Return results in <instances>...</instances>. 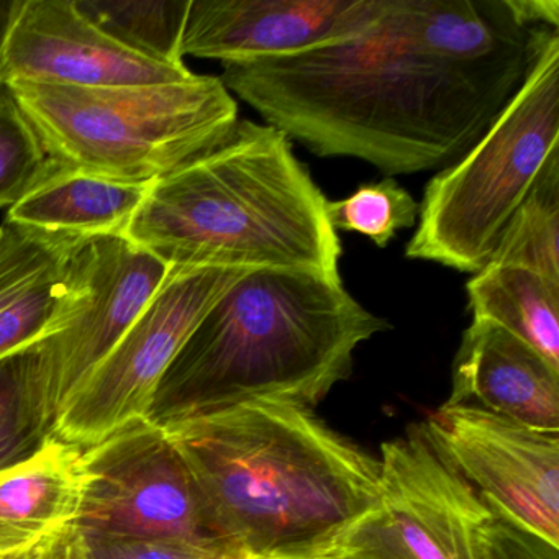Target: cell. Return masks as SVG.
<instances>
[{"instance_id": "1", "label": "cell", "mask_w": 559, "mask_h": 559, "mask_svg": "<svg viewBox=\"0 0 559 559\" xmlns=\"http://www.w3.org/2000/svg\"><path fill=\"white\" fill-rule=\"evenodd\" d=\"M536 28L510 0H378L356 34L224 63L221 81L313 155L415 175L479 142L522 86Z\"/></svg>"}, {"instance_id": "2", "label": "cell", "mask_w": 559, "mask_h": 559, "mask_svg": "<svg viewBox=\"0 0 559 559\" xmlns=\"http://www.w3.org/2000/svg\"><path fill=\"white\" fill-rule=\"evenodd\" d=\"M153 418L188 469L207 535L254 559L290 558L378 502L379 457L316 408L248 402Z\"/></svg>"}, {"instance_id": "3", "label": "cell", "mask_w": 559, "mask_h": 559, "mask_svg": "<svg viewBox=\"0 0 559 559\" xmlns=\"http://www.w3.org/2000/svg\"><path fill=\"white\" fill-rule=\"evenodd\" d=\"M290 140L238 119L155 182L126 237L169 266L312 270L340 276L342 240Z\"/></svg>"}, {"instance_id": "4", "label": "cell", "mask_w": 559, "mask_h": 559, "mask_svg": "<svg viewBox=\"0 0 559 559\" xmlns=\"http://www.w3.org/2000/svg\"><path fill=\"white\" fill-rule=\"evenodd\" d=\"M388 329L342 276L250 271L205 313L169 366L153 417L248 402L316 408L352 376L356 348Z\"/></svg>"}, {"instance_id": "5", "label": "cell", "mask_w": 559, "mask_h": 559, "mask_svg": "<svg viewBox=\"0 0 559 559\" xmlns=\"http://www.w3.org/2000/svg\"><path fill=\"white\" fill-rule=\"evenodd\" d=\"M50 155L73 171L153 186L238 120L221 78L132 87L9 84Z\"/></svg>"}, {"instance_id": "6", "label": "cell", "mask_w": 559, "mask_h": 559, "mask_svg": "<svg viewBox=\"0 0 559 559\" xmlns=\"http://www.w3.org/2000/svg\"><path fill=\"white\" fill-rule=\"evenodd\" d=\"M556 153L559 32L538 27L522 86L479 142L428 181L407 258L479 273Z\"/></svg>"}, {"instance_id": "7", "label": "cell", "mask_w": 559, "mask_h": 559, "mask_svg": "<svg viewBox=\"0 0 559 559\" xmlns=\"http://www.w3.org/2000/svg\"><path fill=\"white\" fill-rule=\"evenodd\" d=\"M379 463L374 507L286 559H477L474 535L489 509L424 424L382 443Z\"/></svg>"}, {"instance_id": "8", "label": "cell", "mask_w": 559, "mask_h": 559, "mask_svg": "<svg viewBox=\"0 0 559 559\" xmlns=\"http://www.w3.org/2000/svg\"><path fill=\"white\" fill-rule=\"evenodd\" d=\"M250 271L173 266L129 332L71 395L51 437L87 448L153 417L169 366L205 313Z\"/></svg>"}, {"instance_id": "9", "label": "cell", "mask_w": 559, "mask_h": 559, "mask_svg": "<svg viewBox=\"0 0 559 559\" xmlns=\"http://www.w3.org/2000/svg\"><path fill=\"white\" fill-rule=\"evenodd\" d=\"M78 271L80 294L67 322L27 349L28 417L44 440L71 395L152 302L171 266L127 237H87Z\"/></svg>"}, {"instance_id": "10", "label": "cell", "mask_w": 559, "mask_h": 559, "mask_svg": "<svg viewBox=\"0 0 559 559\" xmlns=\"http://www.w3.org/2000/svg\"><path fill=\"white\" fill-rule=\"evenodd\" d=\"M84 535L195 538L205 532L188 469L156 418H140L83 448Z\"/></svg>"}, {"instance_id": "11", "label": "cell", "mask_w": 559, "mask_h": 559, "mask_svg": "<svg viewBox=\"0 0 559 559\" xmlns=\"http://www.w3.org/2000/svg\"><path fill=\"white\" fill-rule=\"evenodd\" d=\"M424 427L489 509L559 546V433L447 402Z\"/></svg>"}, {"instance_id": "12", "label": "cell", "mask_w": 559, "mask_h": 559, "mask_svg": "<svg viewBox=\"0 0 559 559\" xmlns=\"http://www.w3.org/2000/svg\"><path fill=\"white\" fill-rule=\"evenodd\" d=\"M194 76L188 67L150 60L100 31L76 0H21L0 83L74 87H132L178 83Z\"/></svg>"}, {"instance_id": "13", "label": "cell", "mask_w": 559, "mask_h": 559, "mask_svg": "<svg viewBox=\"0 0 559 559\" xmlns=\"http://www.w3.org/2000/svg\"><path fill=\"white\" fill-rule=\"evenodd\" d=\"M378 0H191L181 53L224 63L299 53L356 34Z\"/></svg>"}, {"instance_id": "14", "label": "cell", "mask_w": 559, "mask_h": 559, "mask_svg": "<svg viewBox=\"0 0 559 559\" xmlns=\"http://www.w3.org/2000/svg\"><path fill=\"white\" fill-rule=\"evenodd\" d=\"M84 235L0 225V361L58 332L80 294Z\"/></svg>"}, {"instance_id": "15", "label": "cell", "mask_w": 559, "mask_h": 559, "mask_svg": "<svg viewBox=\"0 0 559 559\" xmlns=\"http://www.w3.org/2000/svg\"><path fill=\"white\" fill-rule=\"evenodd\" d=\"M447 404L559 433V369L502 326L473 319L454 358Z\"/></svg>"}, {"instance_id": "16", "label": "cell", "mask_w": 559, "mask_h": 559, "mask_svg": "<svg viewBox=\"0 0 559 559\" xmlns=\"http://www.w3.org/2000/svg\"><path fill=\"white\" fill-rule=\"evenodd\" d=\"M84 450L57 437L0 469V559H28L78 528L86 490Z\"/></svg>"}, {"instance_id": "17", "label": "cell", "mask_w": 559, "mask_h": 559, "mask_svg": "<svg viewBox=\"0 0 559 559\" xmlns=\"http://www.w3.org/2000/svg\"><path fill=\"white\" fill-rule=\"evenodd\" d=\"M150 188L67 169L9 209L5 221L84 237H126Z\"/></svg>"}, {"instance_id": "18", "label": "cell", "mask_w": 559, "mask_h": 559, "mask_svg": "<svg viewBox=\"0 0 559 559\" xmlns=\"http://www.w3.org/2000/svg\"><path fill=\"white\" fill-rule=\"evenodd\" d=\"M466 290L473 319L502 326L559 369V283L520 267L487 264Z\"/></svg>"}, {"instance_id": "19", "label": "cell", "mask_w": 559, "mask_h": 559, "mask_svg": "<svg viewBox=\"0 0 559 559\" xmlns=\"http://www.w3.org/2000/svg\"><path fill=\"white\" fill-rule=\"evenodd\" d=\"M487 264L520 267L559 283V153L513 212Z\"/></svg>"}, {"instance_id": "20", "label": "cell", "mask_w": 559, "mask_h": 559, "mask_svg": "<svg viewBox=\"0 0 559 559\" xmlns=\"http://www.w3.org/2000/svg\"><path fill=\"white\" fill-rule=\"evenodd\" d=\"M114 40L159 63L185 67L181 53L191 0H76Z\"/></svg>"}, {"instance_id": "21", "label": "cell", "mask_w": 559, "mask_h": 559, "mask_svg": "<svg viewBox=\"0 0 559 559\" xmlns=\"http://www.w3.org/2000/svg\"><path fill=\"white\" fill-rule=\"evenodd\" d=\"M67 169L50 155L11 86L0 83V211Z\"/></svg>"}, {"instance_id": "22", "label": "cell", "mask_w": 559, "mask_h": 559, "mask_svg": "<svg viewBox=\"0 0 559 559\" xmlns=\"http://www.w3.org/2000/svg\"><path fill=\"white\" fill-rule=\"evenodd\" d=\"M326 217L336 231H356L385 248L401 228L414 227L418 202L395 179L369 182L342 201L326 202Z\"/></svg>"}, {"instance_id": "23", "label": "cell", "mask_w": 559, "mask_h": 559, "mask_svg": "<svg viewBox=\"0 0 559 559\" xmlns=\"http://www.w3.org/2000/svg\"><path fill=\"white\" fill-rule=\"evenodd\" d=\"M27 407V349L0 361V469L27 460L40 448Z\"/></svg>"}, {"instance_id": "24", "label": "cell", "mask_w": 559, "mask_h": 559, "mask_svg": "<svg viewBox=\"0 0 559 559\" xmlns=\"http://www.w3.org/2000/svg\"><path fill=\"white\" fill-rule=\"evenodd\" d=\"M84 538L90 559H254L247 549L215 536L127 539L84 535Z\"/></svg>"}, {"instance_id": "25", "label": "cell", "mask_w": 559, "mask_h": 559, "mask_svg": "<svg viewBox=\"0 0 559 559\" xmlns=\"http://www.w3.org/2000/svg\"><path fill=\"white\" fill-rule=\"evenodd\" d=\"M474 545L477 559H559V546L492 509L477 525Z\"/></svg>"}, {"instance_id": "26", "label": "cell", "mask_w": 559, "mask_h": 559, "mask_svg": "<svg viewBox=\"0 0 559 559\" xmlns=\"http://www.w3.org/2000/svg\"><path fill=\"white\" fill-rule=\"evenodd\" d=\"M516 17L530 28H559L558 0H510Z\"/></svg>"}, {"instance_id": "27", "label": "cell", "mask_w": 559, "mask_h": 559, "mask_svg": "<svg viewBox=\"0 0 559 559\" xmlns=\"http://www.w3.org/2000/svg\"><path fill=\"white\" fill-rule=\"evenodd\" d=\"M32 559H90L86 538L80 528L70 530L60 538L48 543L40 551L31 556Z\"/></svg>"}, {"instance_id": "28", "label": "cell", "mask_w": 559, "mask_h": 559, "mask_svg": "<svg viewBox=\"0 0 559 559\" xmlns=\"http://www.w3.org/2000/svg\"><path fill=\"white\" fill-rule=\"evenodd\" d=\"M19 5H21V0H0V63L4 57L9 32H11L12 21H14Z\"/></svg>"}, {"instance_id": "29", "label": "cell", "mask_w": 559, "mask_h": 559, "mask_svg": "<svg viewBox=\"0 0 559 559\" xmlns=\"http://www.w3.org/2000/svg\"><path fill=\"white\" fill-rule=\"evenodd\" d=\"M28 559H32V558H28Z\"/></svg>"}]
</instances>
